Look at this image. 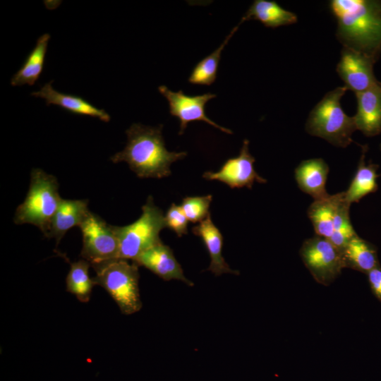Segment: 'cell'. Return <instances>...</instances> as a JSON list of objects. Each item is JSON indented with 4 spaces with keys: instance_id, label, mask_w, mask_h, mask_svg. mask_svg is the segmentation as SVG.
<instances>
[{
    "instance_id": "obj_1",
    "label": "cell",
    "mask_w": 381,
    "mask_h": 381,
    "mask_svg": "<svg viewBox=\"0 0 381 381\" xmlns=\"http://www.w3.org/2000/svg\"><path fill=\"white\" fill-rule=\"evenodd\" d=\"M329 8L342 46L377 61L381 54V0H332Z\"/></svg>"
},
{
    "instance_id": "obj_2",
    "label": "cell",
    "mask_w": 381,
    "mask_h": 381,
    "mask_svg": "<svg viewBox=\"0 0 381 381\" xmlns=\"http://www.w3.org/2000/svg\"><path fill=\"white\" fill-rule=\"evenodd\" d=\"M162 124L147 126L133 123L126 131L128 141L122 151L110 159L114 163L126 162L140 178L162 179L171 174L170 167L182 159L186 152H170L165 147Z\"/></svg>"
},
{
    "instance_id": "obj_3",
    "label": "cell",
    "mask_w": 381,
    "mask_h": 381,
    "mask_svg": "<svg viewBox=\"0 0 381 381\" xmlns=\"http://www.w3.org/2000/svg\"><path fill=\"white\" fill-rule=\"evenodd\" d=\"M347 90L345 86L337 87L315 105L305 124L308 134L339 147H346L352 143V135L357 130L355 120L345 113L341 105Z\"/></svg>"
},
{
    "instance_id": "obj_4",
    "label": "cell",
    "mask_w": 381,
    "mask_h": 381,
    "mask_svg": "<svg viewBox=\"0 0 381 381\" xmlns=\"http://www.w3.org/2000/svg\"><path fill=\"white\" fill-rule=\"evenodd\" d=\"M61 200L56 178L41 169H33L26 198L17 207L13 221L16 224H33L46 236Z\"/></svg>"
},
{
    "instance_id": "obj_5",
    "label": "cell",
    "mask_w": 381,
    "mask_h": 381,
    "mask_svg": "<svg viewBox=\"0 0 381 381\" xmlns=\"http://www.w3.org/2000/svg\"><path fill=\"white\" fill-rule=\"evenodd\" d=\"M92 267L96 272L92 278L95 284L99 285L108 292L123 314L129 315L141 309L143 303L136 263L118 258Z\"/></svg>"
},
{
    "instance_id": "obj_6",
    "label": "cell",
    "mask_w": 381,
    "mask_h": 381,
    "mask_svg": "<svg viewBox=\"0 0 381 381\" xmlns=\"http://www.w3.org/2000/svg\"><path fill=\"white\" fill-rule=\"evenodd\" d=\"M165 227L164 214L150 195L142 207V214L135 222L123 226H114L119 241V258L134 261L162 241L159 233Z\"/></svg>"
},
{
    "instance_id": "obj_7",
    "label": "cell",
    "mask_w": 381,
    "mask_h": 381,
    "mask_svg": "<svg viewBox=\"0 0 381 381\" xmlns=\"http://www.w3.org/2000/svg\"><path fill=\"white\" fill-rule=\"evenodd\" d=\"M79 227L83 236L80 256L90 265L119 258V241L113 225L90 212Z\"/></svg>"
},
{
    "instance_id": "obj_8",
    "label": "cell",
    "mask_w": 381,
    "mask_h": 381,
    "mask_svg": "<svg viewBox=\"0 0 381 381\" xmlns=\"http://www.w3.org/2000/svg\"><path fill=\"white\" fill-rule=\"evenodd\" d=\"M299 254L315 280L325 286L333 282L344 268L341 251L329 239L317 235L303 241Z\"/></svg>"
},
{
    "instance_id": "obj_9",
    "label": "cell",
    "mask_w": 381,
    "mask_h": 381,
    "mask_svg": "<svg viewBox=\"0 0 381 381\" xmlns=\"http://www.w3.org/2000/svg\"><path fill=\"white\" fill-rule=\"evenodd\" d=\"M159 92L167 99L169 106V113L180 121L179 135H182L188 123L193 121H204L221 131L231 134L232 131L212 121L205 114V107L210 99L217 97L215 94L207 92L202 95L190 96L182 90L174 92L165 85L158 87Z\"/></svg>"
},
{
    "instance_id": "obj_10",
    "label": "cell",
    "mask_w": 381,
    "mask_h": 381,
    "mask_svg": "<svg viewBox=\"0 0 381 381\" xmlns=\"http://www.w3.org/2000/svg\"><path fill=\"white\" fill-rule=\"evenodd\" d=\"M255 159L249 152V140L245 139L238 156L228 159L217 171H206L202 177L207 180L221 181L231 188L247 187L255 182L265 183L254 168Z\"/></svg>"
},
{
    "instance_id": "obj_11",
    "label": "cell",
    "mask_w": 381,
    "mask_h": 381,
    "mask_svg": "<svg viewBox=\"0 0 381 381\" xmlns=\"http://www.w3.org/2000/svg\"><path fill=\"white\" fill-rule=\"evenodd\" d=\"M375 62L368 56L343 47L337 72L347 90L355 94L361 92L378 82L373 70Z\"/></svg>"
},
{
    "instance_id": "obj_12",
    "label": "cell",
    "mask_w": 381,
    "mask_h": 381,
    "mask_svg": "<svg viewBox=\"0 0 381 381\" xmlns=\"http://www.w3.org/2000/svg\"><path fill=\"white\" fill-rule=\"evenodd\" d=\"M133 262L145 267L165 281L176 279L188 286H193V283L185 277L172 250L162 241L143 252Z\"/></svg>"
},
{
    "instance_id": "obj_13",
    "label": "cell",
    "mask_w": 381,
    "mask_h": 381,
    "mask_svg": "<svg viewBox=\"0 0 381 381\" xmlns=\"http://www.w3.org/2000/svg\"><path fill=\"white\" fill-rule=\"evenodd\" d=\"M357 111L353 116L356 129L371 137L381 133V87L380 82L355 94Z\"/></svg>"
},
{
    "instance_id": "obj_14",
    "label": "cell",
    "mask_w": 381,
    "mask_h": 381,
    "mask_svg": "<svg viewBox=\"0 0 381 381\" xmlns=\"http://www.w3.org/2000/svg\"><path fill=\"white\" fill-rule=\"evenodd\" d=\"M31 95L45 100L47 105L54 104L71 114L97 118L102 121L109 122V114L104 109H98L84 98L59 92L52 87V81L45 83Z\"/></svg>"
},
{
    "instance_id": "obj_15",
    "label": "cell",
    "mask_w": 381,
    "mask_h": 381,
    "mask_svg": "<svg viewBox=\"0 0 381 381\" xmlns=\"http://www.w3.org/2000/svg\"><path fill=\"white\" fill-rule=\"evenodd\" d=\"M192 232L202 241L210 257V264L207 270L216 276L224 273L238 274L237 270H232L222 255L223 236L211 219L210 214L192 228Z\"/></svg>"
},
{
    "instance_id": "obj_16",
    "label": "cell",
    "mask_w": 381,
    "mask_h": 381,
    "mask_svg": "<svg viewBox=\"0 0 381 381\" xmlns=\"http://www.w3.org/2000/svg\"><path fill=\"white\" fill-rule=\"evenodd\" d=\"M329 166L322 158L302 161L295 169V179L298 188L314 200L328 196L326 182Z\"/></svg>"
},
{
    "instance_id": "obj_17",
    "label": "cell",
    "mask_w": 381,
    "mask_h": 381,
    "mask_svg": "<svg viewBox=\"0 0 381 381\" xmlns=\"http://www.w3.org/2000/svg\"><path fill=\"white\" fill-rule=\"evenodd\" d=\"M87 205V200L62 199L52 219L46 237L54 238L58 244L69 229L80 226L90 212Z\"/></svg>"
},
{
    "instance_id": "obj_18",
    "label": "cell",
    "mask_w": 381,
    "mask_h": 381,
    "mask_svg": "<svg viewBox=\"0 0 381 381\" xmlns=\"http://www.w3.org/2000/svg\"><path fill=\"white\" fill-rule=\"evenodd\" d=\"M345 200L344 191L314 200L308 209V216L317 236L329 239L333 232L334 219Z\"/></svg>"
},
{
    "instance_id": "obj_19",
    "label": "cell",
    "mask_w": 381,
    "mask_h": 381,
    "mask_svg": "<svg viewBox=\"0 0 381 381\" xmlns=\"http://www.w3.org/2000/svg\"><path fill=\"white\" fill-rule=\"evenodd\" d=\"M249 20H258L265 27L276 28L294 24L298 18L296 13L284 9L275 1L255 0L240 23Z\"/></svg>"
},
{
    "instance_id": "obj_20",
    "label": "cell",
    "mask_w": 381,
    "mask_h": 381,
    "mask_svg": "<svg viewBox=\"0 0 381 381\" xmlns=\"http://www.w3.org/2000/svg\"><path fill=\"white\" fill-rule=\"evenodd\" d=\"M344 268H351L363 273L379 267L375 247L356 235L341 251Z\"/></svg>"
},
{
    "instance_id": "obj_21",
    "label": "cell",
    "mask_w": 381,
    "mask_h": 381,
    "mask_svg": "<svg viewBox=\"0 0 381 381\" xmlns=\"http://www.w3.org/2000/svg\"><path fill=\"white\" fill-rule=\"evenodd\" d=\"M367 146H362V153L354 176L348 188L344 191L346 202L351 204L358 202L364 196L377 190L378 186L377 171L378 165L365 164V155Z\"/></svg>"
},
{
    "instance_id": "obj_22",
    "label": "cell",
    "mask_w": 381,
    "mask_h": 381,
    "mask_svg": "<svg viewBox=\"0 0 381 381\" xmlns=\"http://www.w3.org/2000/svg\"><path fill=\"white\" fill-rule=\"evenodd\" d=\"M49 40V33H44L37 39L35 46L29 53L20 69L11 79L12 86H21L25 84L33 85L39 79L44 68Z\"/></svg>"
},
{
    "instance_id": "obj_23",
    "label": "cell",
    "mask_w": 381,
    "mask_h": 381,
    "mask_svg": "<svg viewBox=\"0 0 381 381\" xmlns=\"http://www.w3.org/2000/svg\"><path fill=\"white\" fill-rule=\"evenodd\" d=\"M241 23L234 27L222 43L210 54L200 60L193 68L188 82L193 85H210L216 80L221 54Z\"/></svg>"
},
{
    "instance_id": "obj_24",
    "label": "cell",
    "mask_w": 381,
    "mask_h": 381,
    "mask_svg": "<svg viewBox=\"0 0 381 381\" xmlns=\"http://www.w3.org/2000/svg\"><path fill=\"white\" fill-rule=\"evenodd\" d=\"M90 264L84 259L71 263L66 279V291L82 303L89 301L95 283L89 274Z\"/></svg>"
},
{
    "instance_id": "obj_25",
    "label": "cell",
    "mask_w": 381,
    "mask_h": 381,
    "mask_svg": "<svg viewBox=\"0 0 381 381\" xmlns=\"http://www.w3.org/2000/svg\"><path fill=\"white\" fill-rule=\"evenodd\" d=\"M350 205L345 200L340 205L334 219L333 232L329 238L340 251L353 236L357 235L350 219Z\"/></svg>"
},
{
    "instance_id": "obj_26",
    "label": "cell",
    "mask_w": 381,
    "mask_h": 381,
    "mask_svg": "<svg viewBox=\"0 0 381 381\" xmlns=\"http://www.w3.org/2000/svg\"><path fill=\"white\" fill-rule=\"evenodd\" d=\"M212 200V195L188 196L183 198L180 206L188 221L200 222L210 214L209 208Z\"/></svg>"
},
{
    "instance_id": "obj_27",
    "label": "cell",
    "mask_w": 381,
    "mask_h": 381,
    "mask_svg": "<svg viewBox=\"0 0 381 381\" xmlns=\"http://www.w3.org/2000/svg\"><path fill=\"white\" fill-rule=\"evenodd\" d=\"M166 227L181 237L188 234V219L181 206L172 203L164 215Z\"/></svg>"
},
{
    "instance_id": "obj_28",
    "label": "cell",
    "mask_w": 381,
    "mask_h": 381,
    "mask_svg": "<svg viewBox=\"0 0 381 381\" xmlns=\"http://www.w3.org/2000/svg\"><path fill=\"white\" fill-rule=\"evenodd\" d=\"M368 282L374 295L381 301V269L377 267L367 273Z\"/></svg>"
},
{
    "instance_id": "obj_29",
    "label": "cell",
    "mask_w": 381,
    "mask_h": 381,
    "mask_svg": "<svg viewBox=\"0 0 381 381\" xmlns=\"http://www.w3.org/2000/svg\"><path fill=\"white\" fill-rule=\"evenodd\" d=\"M380 87H381V82H380Z\"/></svg>"
},
{
    "instance_id": "obj_30",
    "label": "cell",
    "mask_w": 381,
    "mask_h": 381,
    "mask_svg": "<svg viewBox=\"0 0 381 381\" xmlns=\"http://www.w3.org/2000/svg\"><path fill=\"white\" fill-rule=\"evenodd\" d=\"M380 52H381V47H380Z\"/></svg>"
},
{
    "instance_id": "obj_31",
    "label": "cell",
    "mask_w": 381,
    "mask_h": 381,
    "mask_svg": "<svg viewBox=\"0 0 381 381\" xmlns=\"http://www.w3.org/2000/svg\"><path fill=\"white\" fill-rule=\"evenodd\" d=\"M380 150H381V145H380Z\"/></svg>"
}]
</instances>
